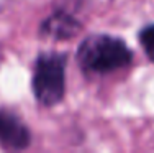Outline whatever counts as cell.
<instances>
[{
    "mask_svg": "<svg viewBox=\"0 0 154 153\" xmlns=\"http://www.w3.org/2000/svg\"><path fill=\"white\" fill-rule=\"evenodd\" d=\"M31 143V132L13 110L0 109V147L5 150H25Z\"/></svg>",
    "mask_w": 154,
    "mask_h": 153,
    "instance_id": "cell-3",
    "label": "cell"
},
{
    "mask_svg": "<svg viewBox=\"0 0 154 153\" xmlns=\"http://www.w3.org/2000/svg\"><path fill=\"white\" fill-rule=\"evenodd\" d=\"M133 51L118 36L107 33L89 35L77 49V63L85 74L103 76L131 64Z\"/></svg>",
    "mask_w": 154,
    "mask_h": 153,
    "instance_id": "cell-1",
    "label": "cell"
},
{
    "mask_svg": "<svg viewBox=\"0 0 154 153\" xmlns=\"http://www.w3.org/2000/svg\"><path fill=\"white\" fill-rule=\"evenodd\" d=\"M67 54L45 51L36 56L33 68L31 89L38 104L45 107L57 105L66 96Z\"/></svg>",
    "mask_w": 154,
    "mask_h": 153,
    "instance_id": "cell-2",
    "label": "cell"
},
{
    "mask_svg": "<svg viewBox=\"0 0 154 153\" xmlns=\"http://www.w3.org/2000/svg\"><path fill=\"white\" fill-rule=\"evenodd\" d=\"M80 30L82 23L72 13L66 10H56L53 15L45 18L39 27V35L51 40H71Z\"/></svg>",
    "mask_w": 154,
    "mask_h": 153,
    "instance_id": "cell-4",
    "label": "cell"
},
{
    "mask_svg": "<svg viewBox=\"0 0 154 153\" xmlns=\"http://www.w3.org/2000/svg\"><path fill=\"white\" fill-rule=\"evenodd\" d=\"M138 40L144 48L146 56L154 63V25H148V27L143 28L138 35Z\"/></svg>",
    "mask_w": 154,
    "mask_h": 153,
    "instance_id": "cell-5",
    "label": "cell"
},
{
    "mask_svg": "<svg viewBox=\"0 0 154 153\" xmlns=\"http://www.w3.org/2000/svg\"><path fill=\"white\" fill-rule=\"evenodd\" d=\"M12 2H13V0H0V10H3L7 5H10Z\"/></svg>",
    "mask_w": 154,
    "mask_h": 153,
    "instance_id": "cell-6",
    "label": "cell"
}]
</instances>
